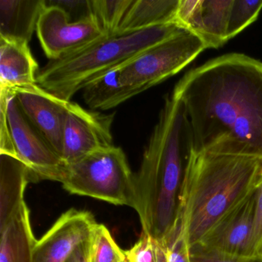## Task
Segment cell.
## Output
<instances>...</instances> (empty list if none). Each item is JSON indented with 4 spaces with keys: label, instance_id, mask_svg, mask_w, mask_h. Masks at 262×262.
<instances>
[{
    "label": "cell",
    "instance_id": "1",
    "mask_svg": "<svg viewBox=\"0 0 262 262\" xmlns=\"http://www.w3.org/2000/svg\"><path fill=\"white\" fill-rule=\"evenodd\" d=\"M185 107L196 156L262 162V62L228 53L190 70L172 91Z\"/></svg>",
    "mask_w": 262,
    "mask_h": 262
},
{
    "label": "cell",
    "instance_id": "2",
    "mask_svg": "<svg viewBox=\"0 0 262 262\" xmlns=\"http://www.w3.org/2000/svg\"><path fill=\"white\" fill-rule=\"evenodd\" d=\"M196 157L191 123L183 102L165 98L139 171L135 174L137 211L142 232L166 242L176 228L179 195Z\"/></svg>",
    "mask_w": 262,
    "mask_h": 262
},
{
    "label": "cell",
    "instance_id": "3",
    "mask_svg": "<svg viewBox=\"0 0 262 262\" xmlns=\"http://www.w3.org/2000/svg\"><path fill=\"white\" fill-rule=\"evenodd\" d=\"M261 173L262 162L257 159L196 156L184 178L176 228L190 249L254 192Z\"/></svg>",
    "mask_w": 262,
    "mask_h": 262
},
{
    "label": "cell",
    "instance_id": "4",
    "mask_svg": "<svg viewBox=\"0 0 262 262\" xmlns=\"http://www.w3.org/2000/svg\"><path fill=\"white\" fill-rule=\"evenodd\" d=\"M184 29L173 23L135 33L104 36L73 54L49 61L38 71L36 82L59 99L71 101L78 92L99 76Z\"/></svg>",
    "mask_w": 262,
    "mask_h": 262
},
{
    "label": "cell",
    "instance_id": "5",
    "mask_svg": "<svg viewBox=\"0 0 262 262\" xmlns=\"http://www.w3.org/2000/svg\"><path fill=\"white\" fill-rule=\"evenodd\" d=\"M60 183L72 194L136 207L135 174L120 147L99 150L68 164Z\"/></svg>",
    "mask_w": 262,
    "mask_h": 262
},
{
    "label": "cell",
    "instance_id": "6",
    "mask_svg": "<svg viewBox=\"0 0 262 262\" xmlns=\"http://www.w3.org/2000/svg\"><path fill=\"white\" fill-rule=\"evenodd\" d=\"M206 49L199 36L184 29L122 65L121 83L132 99L177 74Z\"/></svg>",
    "mask_w": 262,
    "mask_h": 262
},
{
    "label": "cell",
    "instance_id": "7",
    "mask_svg": "<svg viewBox=\"0 0 262 262\" xmlns=\"http://www.w3.org/2000/svg\"><path fill=\"white\" fill-rule=\"evenodd\" d=\"M7 97V116L16 156L30 169L31 181L60 182L67 164L33 126L18 104L14 92L0 88Z\"/></svg>",
    "mask_w": 262,
    "mask_h": 262
},
{
    "label": "cell",
    "instance_id": "8",
    "mask_svg": "<svg viewBox=\"0 0 262 262\" xmlns=\"http://www.w3.org/2000/svg\"><path fill=\"white\" fill-rule=\"evenodd\" d=\"M45 10L38 21L36 33L46 56L56 60L73 54L108 36L92 15L71 22L67 12L46 0Z\"/></svg>",
    "mask_w": 262,
    "mask_h": 262
},
{
    "label": "cell",
    "instance_id": "9",
    "mask_svg": "<svg viewBox=\"0 0 262 262\" xmlns=\"http://www.w3.org/2000/svg\"><path fill=\"white\" fill-rule=\"evenodd\" d=\"M115 113L90 111L70 102L64 125L62 157L67 165L99 150L113 146L112 124Z\"/></svg>",
    "mask_w": 262,
    "mask_h": 262
},
{
    "label": "cell",
    "instance_id": "10",
    "mask_svg": "<svg viewBox=\"0 0 262 262\" xmlns=\"http://www.w3.org/2000/svg\"><path fill=\"white\" fill-rule=\"evenodd\" d=\"M12 90L23 113L61 156L64 125L71 101L59 99L37 84Z\"/></svg>",
    "mask_w": 262,
    "mask_h": 262
},
{
    "label": "cell",
    "instance_id": "11",
    "mask_svg": "<svg viewBox=\"0 0 262 262\" xmlns=\"http://www.w3.org/2000/svg\"><path fill=\"white\" fill-rule=\"evenodd\" d=\"M89 211L71 208L37 240L32 262H67L73 251L90 237L96 224Z\"/></svg>",
    "mask_w": 262,
    "mask_h": 262
},
{
    "label": "cell",
    "instance_id": "12",
    "mask_svg": "<svg viewBox=\"0 0 262 262\" xmlns=\"http://www.w3.org/2000/svg\"><path fill=\"white\" fill-rule=\"evenodd\" d=\"M232 0H179L176 24L199 36L207 49L225 45Z\"/></svg>",
    "mask_w": 262,
    "mask_h": 262
},
{
    "label": "cell",
    "instance_id": "13",
    "mask_svg": "<svg viewBox=\"0 0 262 262\" xmlns=\"http://www.w3.org/2000/svg\"><path fill=\"white\" fill-rule=\"evenodd\" d=\"M254 209V192L194 247L233 257L252 258Z\"/></svg>",
    "mask_w": 262,
    "mask_h": 262
},
{
    "label": "cell",
    "instance_id": "14",
    "mask_svg": "<svg viewBox=\"0 0 262 262\" xmlns=\"http://www.w3.org/2000/svg\"><path fill=\"white\" fill-rule=\"evenodd\" d=\"M39 70L29 43L0 38V88L14 90L37 84Z\"/></svg>",
    "mask_w": 262,
    "mask_h": 262
},
{
    "label": "cell",
    "instance_id": "15",
    "mask_svg": "<svg viewBox=\"0 0 262 262\" xmlns=\"http://www.w3.org/2000/svg\"><path fill=\"white\" fill-rule=\"evenodd\" d=\"M46 0H0V38L29 43Z\"/></svg>",
    "mask_w": 262,
    "mask_h": 262
},
{
    "label": "cell",
    "instance_id": "16",
    "mask_svg": "<svg viewBox=\"0 0 262 262\" xmlns=\"http://www.w3.org/2000/svg\"><path fill=\"white\" fill-rule=\"evenodd\" d=\"M31 173L18 158L0 154V228L16 214L24 203V193Z\"/></svg>",
    "mask_w": 262,
    "mask_h": 262
},
{
    "label": "cell",
    "instance_id": "17",
    "mask_svg": "<svg viewBox=\"0 0 262 262\" xmlns=\"http://www.w3.org/2000/svg\"><path fill=\"white\" fill-rule=\"evenodd\" d=\"M0 262H32L37 240L33 235L27 204L0 228Z\"/></svg>",
    "mask_w": 262,
    "mask_h": 262
},
{
    "label": "cell",
    "instance_id": "18",
    "mask_svg": "<svg viewBox=\"0 0 262 262\" xmlns=\"http://www.w3.org/2000/svg\"><path fill=\"white\" fill-rule=\"evenodd\" d=\"M179 4V0H133L117 35L173 24Z\"/></svg>",
    "mask_w": 262,
    "mask_h": 262
},
{
    "label": "cell",
    "instance_id": "19",
    "mask_svg": "<svg viewBox=\"0 0 262 262\" xmlns=\"http://www.w3.org/2000/svg\"><path fill=\"white\" fill-rule=\"evenodd\" d=\"M121 67L102 75L83 89L84 102L92 110H111L130 99L120 82Z\"/></svg>",
    "mask_w": 262,
    "mask_h": 262
},
{
    "label": "cell",
    "instance_id": "20",
    "mask_svg": "<svg viewBox=\"0 0 262 262\" xmlns=\"http://www.w3.org/2000/svg\"><path fill=\"white\" fill-rule=\"evenodd\" d=\"M89 242V262L127 261L125 251L119 248L105 225L95 224Z\"/></svg>",
    "mask_w": 262,
    "mask_h": 262
},
{
    "label": "cell",
    "instance_id": "21",
    "mask_svg": "<svg viewBox=\"0 0 262 262\" xmlns=\"http://www.w3.org/2000/svg\"><path fill=\"white\" fill-rule=\"evenodd\" d=\"M133 0H90L92 15L104 33L117 35Z\"/></svg>",
    "mask_w": 262,
    "mask_h": 262
},
{
    "label": "cell",
    "instance_id": "22",
    "mask_svg": "<svg viewBox=\"0 0 262 262\" xmlns=\"http://www.w3.org/2000/svg\"><path fill=\"white\" fill-rule=\"evenodd\" d=\"M261 9L262 0H232L227 28L228 40L254 23Z\"/></svg>",
    "mask_w": 262,
    "mask_h": 262
},
{
    "label": "cell",
    "instance_id": "23",
    "mask_svg": "<svg viewBox=\"0 0 262 262\" xmlns=\"http://www.w3.org/2000/svg\"><path fill=\"white\" fill-rule=\"evenodd\" d=\"M125 252L128 262H168V246L166 242L144 232L140 239Z\"/></svg>",
    "mask_w": 262,
    "mask_h": 262
},
{
    "label": "cell",
    "instance_id": "24",
    "mask_svg": "<svg viewBox=\"0 0 262 262\" xmlns=\"http://www.w3.org/2000/svg\"><path fill=\"white\" fill-rule=\"evenodd\" d=\"M251 256L252 258L262 259V173L254 190Z\"/></svg>",
    "mask_w": 262,
    "mask_h": 262
},
{
    "label": "cell",
    "instance_id": "25",
    "mask_svg": "<svg viewBox=\"0 0 262 262\" xmlns=\"http://www.w3.org/2000/svg\"><path fill=\"white\" fill-rule=\"evenodd\" d=\"M0 154L16 156L7 116V97L0 91Z\"/></svg>",
    "mask_w": 262,
    "mask_h": 262
},
{
    "label": "cell",
    "instance_id": "26",
    "mask_svg": "<svg viewBox=\"0 0 262 262\" xmlns=\"http://www.w3.org/2000/svg\"><path fill=\"white\" fill-rule=\"evenodd\" d=\"M168 246V262H191V249L179 230L174 229L167 241Z\"/></svg>",
    "mask_w": 262,
    "mask_h": 262
},
{
    "label": "cell",
    "instance_id": "27",
    "mask_svg": "<svg viewBox=\"0 0 262 262\" xmlns=\"http://www.w3.org/2000/svg\"><path fill=\"white\" fill-rule=\"evenodd\" d=\"M191 262H262V259L233 257L199 247L191 248Z\"/></svg>",
    "mask_w": 262,
    "mask_h": 262
},
{
    "label": "cell",
    "instance_id": "28",
    "mask_svg": "<svg viewBox=\"0 0 262 262\" xmlns=\"http://www.w3.org/2000/svg\"><path fill=\"white\" fill-rule=\"evenodd\" d=\"M50 4L59 6L67 12L71 22L82 20L92 16L90 1H48Z\"/></svg>",
    "mask_w": 262,
    "mask_h": 262
},
{
    "label": "cell",
    "instance_id": "29",
    "mask_svg": "<svg viewBox=\"0 0 262 262\" xmlns=\"http://www.w3.org/2000/svg\"><path fill=\"white\" fill-rule=\"evenodd\" d=\"M90 237L77 247L67 262H89Z\"/></svg>",
    "mask_w": 262,
    "mask_h": 262
},
{
    "label": "cell",
    "instance_id": "30",
    "mask_svg": "<svg viewBox=\"0 0 262 262\" xmlns=\"http://www.w3.org/2000/svg\"><path fill=\"white\" fill-rule=\"evenodd\" d=\"M127 262H128V261H127Z\"/></svg>",
    "mask_w": 262,
    "mask_h": 262
},
{
    "label": "cell",
    "instance_id": "31",
    "mask_svg": "<svg viewBox=\"0 0 262 262\" xmlns=\"http://www.w3.org/2000/svg\"><path fill=\"white\" fill-rule=\"evenodd\" d=\"M127 262V261H126Z\"/></svg>",
    "mask_w": 262,
    "mask_h": 262
}]
</instances>
